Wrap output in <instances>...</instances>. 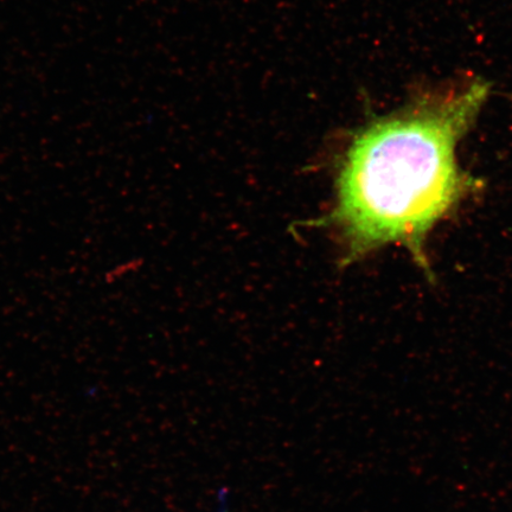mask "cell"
<instances>
[{"label":"cell","mask_w":512,"mask_h":512,"mask_svg":"<svg viewBox=\"0 0 512 512\" xmlns=\"http://www.w3.org/2000/svg\"><path fill=\"white\" fill-rule=\"evenodd\" d=\"M489 91L480 79L428 89L352 140L336 206L326 219L341 236L348 261L399 243L426 267L428 234L473 188L459 168L457 145Z\"/></svg>","instance_id":"6da1fadb"}]
</instances>
